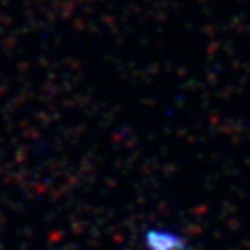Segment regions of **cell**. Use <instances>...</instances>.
Wrapping results in <instances>:
<instances>
[{
  "label": "cell",
  "mask_w": 250,
  "mask_h": 250,
  "mask_svg": "<svg viewBox=\"0 0 250 250\" xmlns=\"http://www.w3.org/2000/svg\"><path fill=\"white\" fill-rule=\"evenodd\" d=\"M145 250H191L189 241L170 228L148 226L143 233Z\"/></svg>",
  "instance_id": "1"
}]
</instances>
